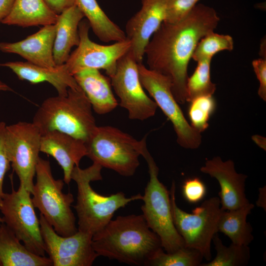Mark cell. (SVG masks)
<instances>
[{
	"mask_svg": "<svg viewBox=\"0 0 266 266\" xmlns=\"http://www.w3.org/2000/svg\"><path fill=\"white\" fill-rule=\"evenodd\" d=\"M220 17L212 7L197 3L180 21L163 22L144 51L148 68L167 77L178 103L186 101L188 66L200 39L214 31Z\"/></svg>",
	"mask_w": 266,
	"mask_h": 266,
	"instance_id": "cell-1",
	"label": "cell"
},
{
	"mask_svg": "<svg viewBox=\"0 0 266 266\" xmlns=\"http://www.w3.org/2000/svg\"><path fill=\"white\" fill-rule=\"evenodd\" d=\"M99 256L132 266H147L162 247L161 240L141 215L119 216L92 236Z\"/></svg>",
	"mask_w": 266,
	"mask_h": 266,
	"instance_id": "cell-2",
	"label": "cell"
},
{
	"mask_svg": "<svg viewBox=\"0 0 266 266\" xmlns=\"http://www.w3.org/2000/svg\"><path fill=\"white\" fill-rule=\"evenodd\" d=\"M92 105L83 91L69 89L66 96L45 99L35 113L32 123L41 134L57 131L84 141L97 126Z\"/></svg>",
	"mask_w": 266,
	"mask_h": 266,
	"instance_id": "cell-3",
	"label": "cell"
},
{
	"mask_svg": "<svg viewBox=\"0 0 266 266\" xmlns=\"http://www.w3.org/2000/svg\"><path fill=\"white\" fill-rule=\"evenodd\" d=\"M102 168L96 163L86 168L75 166L71 176L77 186L76 203L73 207L78 217L77 229L92 236L112 220L117 210L142 199L140 194L127 197L122 192L108 196L96 192L91 183L102 180Z\"/></svg>",
	"mask_w": 266,
	"mask_h": 266,
	"instance_id": "cell-4",
	"label": "cell"
},
{
	"mask_svg": "<svg viewBox=\"0 0 266 266\" xmlns=\"http://www.w3.org/2000/svg\"><path fill=\"white\" fill-rule=\"evenodd\" d=\"M87 156L93 163L121 175H133L139 165V157L147 150L146 136L137 140L120 130L97 126L86 143Z\"/></svg>",
	"mask_w": 266,
	"mask_h": 266,
	"instance_id": "cell-5",
	"label": "cell"
},
{
	"mask_svg": "<svg viewBox=\"0 0 266 266\" xmlns=\"http://www.w3.org/2000/svg\"><path fill=\"white\" fill-rule=\"evenodd\" d=\"M36 181L31 192L35 208L59 234L66 236L78 230L71 206L72 194L64 193V181L53 177L50 162L39 157L35 172Z\"/></svg>",
	"mask_w": 266,
	"mask_h": 266,
	"instance_id": "cell-6",
	"label": "cell"
},
{
	"mask_svg": "<svg viewBox=\"0 0 266 266\" xmlns=\"http://www.w3.org/2000/svg\"><path fill=\"white\" fill-rule=\"evenodd\" d=\"M175 190L173 181L169 193L174 226L183 238L185 246L198 250L209 261L212 258L211 243L218 232V223L223 211L219 198L214 197L205 200L191 213H188L177 206Z\"/></svg>",
	"mask_w": 266,
	"mask_h": 266,
	"instance_id": "cell-7",
	"label": "cell"
},
{
	"mask_svg": "<svg viewBox=\"0 0 266 266\" xmlns=\"http://www.w3.org/2000/svg\"><path fill=\"white\" fill-rule=\"evenodd\" d=\"M144 158L148 164L149 180L142 196V215L150 229L159 237L163 249L172 253L185 244L173 223L170 193L159 180V168L150 154Z\"/></svg>",
	"mask_w": 266,
	"mask_h": 266,
	"instance_id": "cell-8",
	"label": "cell"
},
{
	"mask_svg": "<svg viewBox=\"0 0 266 266\" xmlns=\"http://www.w3.org/2000/svg\"><path fill=\"white\" fill-rule=\"evenodd\" d=\"M31 193L23 186L4 193L0 201L3 223L31 252L45 256L39 219L36 215Z\"/></svg>",
	"mask_w": 266,
	"mask_h": 266,
	"instance_id": "cell-9",
	"label": "cell"
},
{
	"mask_svg": "<svg viewBox=\"0 0 266 266\" xmlns=\"http://www.w3.org/2000/svg\"><path fill=\"white\" fill-rule=\"evenodd\" d=\"M141 85L171 122L177 136V142L186 149H195L201 143V133L196 130L186 119L171 91V83L166 76L138 64Z\"/></svg>",
	"mask_w": 266,
	"mask_h": 266,
	"instance_id": "cell-10",
	"label": "cell"
},
{
	"mask_svg": "<svg viewBox=\"0 0 266 266\" xmlns=\"http://www.w3.org/2000/svg\"><path fill=\"white\" fill-rule=\"evenodd\" d=\"M41 136L32 122L20 121L6 126L5 145L11 166L20 185L31 193L40 157Z\"/></svg>",
	"mask_w": 266,
	"mask_h": 266,
	"instance_id": "cell-11",
	"label": "cell"
},
{
	"mask_svg": "<svg viewBox=\"0 0 266 266\" xmlns=\"http://www.w3.org/2000/svg\"><path fill=\"white\" fill-rule=\"evenodd\" d=\"M111 84L120 99V105L130 119L143 121L153 116L157 105L144 91L140 82L138 63L130 50L118 61Z\"/></svg>",
	"mask_w": 266,
	"mask_h": 266,
	"instance_id": "cell-12",
	"label": "cell"
},
{
	"mask_svg": "<svg viewBox=\"0 0 266 266\" xmlns=\"http://www.w3.org/2000/svg\"><path fill=\"white\" fill-rule=\"evenodd\" d=\"M90 26L88 21L79 25L80 41L65 63L72 75L86 69H103L110 77L115 72L119 60L130 50L131 43L127 38L110 45H101L92 41L89 36Z\"/></svg>",
	"mask_w": 266,
	"mask_h": 266,
	"instance_id": "cell-13",
	"label": "cell"
},
{
	"mask_svg": "<svg viewBox=\"0 0 266 266\" xmlns=\"http://www.w3.org/2000/svg\"><path fill=\"white\" fill-rule=\"evenodd\" d=\"M41 233L45 252L53 266H91L99 257L92 246V235L77 230L72 235L58 234L40 214Z\"/></svg>",
	"mask_w": 266,
	"mask_h": 266,
	"instance_id": "cell-14",
	"label": "cell"
},
{
	"mask_svg": "<svg viewBox=\"0 0 266 266\" xmlns=\"http://www.w3.org/2000/svg\"><path fill=\"white\" fill-rule=\"evenodd\" d=\"M167 0H141V7L127 22L126 37L138 64L142 63L145 49L154 33L164 22Z\"/></svg>",
	"mask_w": 266,
	"mask_h": 266,
	"instance_id": "cell-15",
	"label": "cell"
},
{
	"mask_svg": "<svg viewBox=\"0 0 266 266\" xmlns=\"http://www.w3.org/2000/svg\"><path fill=\"white\" fill-rule=\"evenodd\" d=\"M200 170L218 181L220 187L219 199L223 210L236 209L250 202L245 194L247 176L236 171L233 161H223L220 157H214L207 160Z\"/></svg>",
	"mask_w": 266,
	"mask_h": 266,
	"instance_id": "cell-16",
	"label": "cell"
},
{
	"mask_svg": "<svg viewBox=\"0 0 266 266\" xmlns=\"http://www.w3.org/2000/svg\"><path fill=\"white\" fill-rule=\"evenodd\" d=\"M56 24L43 26L36 33L15 42H0V51L20 55L35 65L51 67L56 66L53 58Z\"/></svg>",
	"mask_w": 266,
	"mask_h": 266,
	"instance_id": "cell-17",
	"label": "cell"
},
{
	"mask_svg": "<svg viewBox=\"0 0 266 266\" xmlns=\"http://www.w3.org/2000/svg\"><path fill=\"white\" fill-rule=\"evenodd\" d=\"M40 152L50 155L63 170L64 181L68 185L75 166L87 155L86 143L66 133L57 131L41 134Z\"/></svg>",
	"mask_w": 266,
	"mask_h": 266,
	"instance_id": "cell-18",
	"label": "cell"
},
{
	"mask_svg": "<svg viewBox=\"0 0 266 266\" xmlns=\"http://www.w3.org/2000/svg\"><path fill=\"white\" fill-rule=\"evenodd\" d=\"M0 66L10 68L20 80L32 84L48 82L55 88L58 95H67L69 89H81L65 64L47 67L28 62L16 61L0 64Z\"/></svg>",
	"mask_w": 266,
	"mask_h": 266,
	"instance_id": "cell-19",
	"label": "cell"
},
{
	"mask_svg": "<svg viewBox=\"0 0 266 266\" xmlns=\"http://www.w3.org/2000/svg\"><path fill=\"white\" fill-rule=\"evenodd\" d=\"M73 76L97 114H107L118 106L110 78L101 74L99 69H86Z\"/></svg>",
	"mask_w": 266,
	"mask_h": 266,
	"instance_id": "cell-20",
	"label": "cell"
},
{
	"mask_svg": "<svg viewBox=\"0 0 266 266\" xmlns=\"http://www.w3.org/2000/svg\"><path fill=\"white\" fill-rule=\"evenodd\" d=\"M84 18L80 9L74 5L58 15L53 46V58L56 66L65 64L71 48L79 43V25Z\"/></svg>",
	"mask_w": 266,
	"mask_h": 266,
	"instance_id": "cell-21",
	"label": "cell"
},
{
	"mask_svg": "<svg viewBox=\"0 0 266 266\" xmlns=\"http://www.w3.org/2000/svg\"><path fill=\"white\" fill-rule=\"evenodd\" d=\"M12 231L0 224V266H51L49 257L35 254L21 243Z\"/></svg>",
	"mask_w": 266,
	"mask_h": 266,
	"instance_id": "cell-22",
	"label": "cell"
},
{
	"mask_svg": "<svg viewBox=\"0 0 266 266\" xmlns=\"http://www.w3.org/2000/svg\"><path fill=\"white\" fill-rule=\"evenodd\" d=\"M58 15L43 0H14L11 10L1 24L22 27L56 24Z\"/></svg>",
	"mask_w": 266,
	"mask_h": 266,
	"instance_id": "cell-23",
	"label": "cell"
},
{
	"mask_svg": "<svg viewBox=\"0 0 266 266\" xmlns=\"http://www.w3.org/2000/svg\"><path fill=\"white\" fill-rule=\"evenodd\" d=\"M76 5L87 18L90 28L101 41H121L127 39L125 32L111 21L96 0H75Z\"/></svg>",
	"mask_w": 266,
	"mask_h": 266,
	"instance_id": "cell-24",
	"label": "cell"
},
{
	"mask_svg": "<svg viewBox=\"0 0 266 266\" xmlns=\"http://www.w3.org/2000/svg\"><path fill=\"white\" fill-rule=\"evenodd\" d=\"M254 208V204L249 202L236 209L223 210L218 223V232L227 236L233 244L248 246L254 236L247 217Z\"/></svg>",
	"mask_w": 266,
	"mask_h": 266,
	"instance_id": "cell-25",
	"label": "cell"
},
{
	"mask_svg": "<svg viewBox=\"0 0 266 266\" xmlns=\"http://www.w3.org/2000/svg\"><path fill=\"white\" fill-rule=\"evenodd\" d=\"M212 241L216 252L215 258L208 263H201L200 266H244L248 264L250 258L248 246L232 243L226 246L217 233Z\"/></svg>",
	"mask_w": 266,
	"mask_h": 266,
	"instance_id": "cell-26",
	"label": "cell"
},
{
	"mask_svg": "<svg viewBox=\"0 0 266 266\" xmlns=\"http://www.w3.org/2000/svg\"><path fill=\"white\" fill-rule=\"evenodd\" d=\"M212 60L205 59L197 62L194 72L188 76L186 84V101L203 95H213L216 85L211 80L210 64Z\"/></svg>",
	"mask_w": 266,
	"mask_h": 266,
	"instance_id": "cell-27",
	"label": "cell"
},
{
	"mask_svg": "<svg viewBox=\"0 0 266 266\" xmlns=\"http://www.w3.org/2000/svg\"><path fill=\"white\" fill-rule=\"evenodd\" d=\"M203 258L198 250L184 246L172 253L159 249L149 261L151 266H200Z\"/></svg>",
	"mask_w": 266,
	"mask_h": 266,
	"instance_id": "cell-28",
	"label": "cell"
},
{
	"mask_svg": "<svg viewBox=\"0 0 266 266\" xmlns=\"http://www.w3.org/2000/svg\"><path fill=\"white\" fill-rule=\"evenodd\" d=\"M233 38L230 35L211 32L199 41L192 59L196 62L205 59L212 60L214 55L220 51L233 50Z\"/></svg>",
	"mask_w": 266,
	"mask_h": 266,
	"instance_id": "cell-29",
	"label": "cell"
},
{
	"mask_svg": "<svg viewBox=\"0 0 266 266\" xmlns=\"http://www.w3.org/2000/svg\"><path fill=\"white\" fill-rule=\"evenodd\" d=\"M189 102L188 115L190 124L201 133L208 127V121L216 108V100L213 95H203Z\"/></svg>",
	"mask_w": 266,
	"mask_h": 266,
	"instance_id": "cell-30",
	"label": "cell"
},
{
	"mask_svg": "<svg viewBox=\"0 0 266 266\" xmlns=\"http://www.w3.org/2000/svg\"><path fill=\"white\" fill-rule=\"evenodd\" d=\"M200 0H167L164 22L173 23L185 17Z\"/></svg>",
	"mask_w": 266,
	"mask_h": 266,
	"instance_id": "cell-31",
	"label": "cell"
},
{
	"mask_svg": "<svg viewBox=\"0 0 266 266\" xmlns=\"http://www.w3.org/2000/svg\"><path fill=\"white\" fill-rule=\"evenodd\" d=\"M182 194L190 203H196L201 200L206 193L204 183L198 177L186 179L182 186Z\"/></svg>",
	"mask_w": 266,
	"mask_h": 266,
	"instance_id": "cell-32",
	"label": "cell"
},
{
	"mask_svg": "<svg viewBox=\"0 0 266 266\" xmlns=\"http://www.w3.org/2000/svg\"><path fill=\"white\" fill-rule=\"evenodd\" d=\"M6 126V124L4 122H0V201L4 193L3 191L4 178L10 165L5 145Z\"/></svg>",
	"mask_w": 266,
	"mask_h": 266,
	"instance_id": "cell-33",
	"label": "cell"
},
{
	"mask_svg": "<svg viewBox=\"0 0 266 266\" xmlns=\"http://www.w3.org/2000/svg\"><path fill=\"white\" fill-rule=\"evenodd\" d=\"M252 66L259 82L258 91L259 97L266 101V59L261 58L252 62Z\"/></svg>",
	"mask_w": 266,
	"mask_h": 266,
	"instance_id": "cell-34",
	"label": "cell"
},
{
	"mask_svg": "<svg viewBox=\"0 0 266 266\" xmlns=\"http://www.w3.org/2000/svg\"><path fill=\"white\" fill-rule=\"evenodd\" d=\"M48 7L57 15L75 4V0H43Z\"/></svg>",
	"mask_w": 266,
	"mask_h": 266,
	"instance_id": "cell-35",
	"label": "cell"
},
{
	"mask_svg": "<svg viewBox=\"0 0 266 266\" xmlns=\"http://www.w3.org/2000/svg\"><path fill=\"white\" fill-rule=\"evenodd\" d=\"M14 1V0H0V25L10 12Z\"/></svg>",
	"mask_w": 266,
	"mask_h": 266,
	"instance_id": "cell-36",
	"label": "cell"
},
{
	"mask_svg": "<svg viewBox=\"0 0 266 266\" xmlns=\"http://www.w3.org/2000/svg\"><path fill=\"white\" fill-rule=\"evenodd\" d=\"M259 198L256 202L257 205L266 210V186L259 189Z\"/></svg>",
	"mask_w": 266,
	"mask_h": 266,
	"instance_id": "cell-37",
	"label": "cell"
},
{
	"mask_svg": "<svg viewBox=\"0 0 266 266\" xmlns=\"http://www.w3.org/2000/svg\"><path fill=\"white\" fill-rule=\"evenodd\" d=\"M252 138L260 147L265 149V150L266 147L264 146V145H266V140H264V139H265V138L262 136L255 135L253 136Z\"/></svg>",
	"mask_w": 266,
	"mask_h": 266,
	"instance_id": "cell-38",
	"label": "cell"
},
{
	"mask_svg": "<svg viewBox=\"0 0 266 266\" xmlns=\"http://www.w3.org/2000/svg\"><path fill=\"white\" fill-rule=\"evenodd\" d=\"M0 91H12L13 90L8 85L0 80Z\"/></svg>",
	"mask_w": 266,
	"mask_h": 266,
	"instance_id": "cell-39",
	"label": "cell"
},
{
	"mask_svg": "<svg viewBox=\"0 0 266 266\" xmlns=\"http://www.w3.org/2000/svg\"><path fill=\"white\" fill-rule=\"evenodd\" d=\"M3 223V220L0 219V224Z\"/></svg>",
	"mask_w": 266,
	"mask_h": 266,
	"instance_id": "cell-40",
	"label": "cell"
}]
</instances>
